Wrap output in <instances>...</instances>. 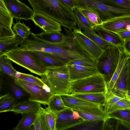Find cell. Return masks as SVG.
<instances>
[{"mask_svg": "<svg viewBox=\"0 0 130 130\" xmlns=\"http://www.w3.org/2000/svg\"><path fill=\"white\" fill-rule=\"evenodd\" d=\"M35 12L53 19L64 28L71 31L76 27V19L73 10L59 0H28Z\"/></svg>", "mask_w": 130, "mask_h": 130, "instance_id": "1", "label": "cell"}, {"mask_svg": "<svg viewBox=\"0 0 130 130\" xmlns=\"http://www.w3.org/2000/svg\"><path fill=\"white\" fill-rule=\"evenodd\" d=\"M41 79L53 95L71 94L72 82L66 64L47 69Z\"/></svg>", "mask_w": 130, "mask_h": 130, "instance_id": "2", "label": "cell"}, {"mask_svg": "<svg viewBox=\"0 0 130 130\" xmlns=\"http://www.w3.org/2000/svg\"><path fill=\"white\" fill-rule=\"evenodd\" d=\"M4 54L13 62L41 77L47 71V69L35 59L29 51L21 49L19 47Z\"/></svg>", "mask_w": 130, "mask_h": 130, "instance_id": "3", "label": "cell"}, {"mask_svg": "<svg viewBox=\"0 0 130 130\" xmlns=\"http://www.w3.org/2000/svg\"><path fill=\"white\" fill-rule=\"evenodd\" d=\"M71 90V94L99 92L106 94L108 91L107 83L100 73L72 82Z\"/></svg>", "mask_w": 130, "mask_h": 130, "instance_id": "4", "label": "cell"}, {"mask_svg": "<svg viewBox=\"0 0 130 130\" xmlns=\"http://www.w3.org/2000/svg\"><path fill=\"white\" fill-rule=\"evenodd\" d=\"M120 50L119 47L110 45L104 51L98 61L97 67L107 84L111 80L119 62Z\"/></svg>", "mask_w": 130, "mask_h": 130, "instance_id": "5", "label": "cell"}, {"mask_svg": "<svg viewBox=\"0 0 130 130\" xmlns=\"http://www.w3.org/2000/svg\"><path fill=\"white\" fill-rule=\"evenodd\" d=\"M14 82L21 86L29 95V100L39 102L44 106L48 105L53 95L50 91L38 85L17 78Z\"/></svg>", "mask_w": 130, "mask_h": 130, "instance_id": "6", "label": "cell"}, {"mask_svg": "<svg viewBox=\"0 0 130 130\" xmlns=\"http://www.w3.org/2000/svg\"><path fill=\"white\" fill-rule=\"evenodd\" d=\"M64 28L66 35L61 31H44L36 34V35L39 38L50 43L61 47L72 48L76 45L72 31Z\"/></svg>", "mask_w": 130, "mask_h": 130, "instance_id": "7", "label": "cell"}, {"mask_svg": "<svg viewBox=\"0 0 130 130\" xmlns=\"http://www.w3.org/2000/svg\"><path fill=\"white\" fill-rule=\"evenodd\" d=\"M73 29L72 33L76 44L85 52L98 61L104 50L86 36L81 30L76 27Z\"/></svg>", "mask_w": 130, "mask_h": 130, "instance_id": "8", "label": "cell"}, {"mask_svg": "<svg viewBox=\"0 0 130 130\" xmlns=\"http://www.w3.org/2000/svg\"><path fill=\"white\" fill-rule=\"evenodd\" d=\"M76 44L75 46L71 48L61 47L55 45L54 51L60 58L67 62L69 61L74 60L98 62L84 51Z\"/></svg>", "mask_w": 130, "mask_h": 130, "instance_id": "9", "label": "cell"}, {"mask_svg": "<svg viewBox=\"0 0 130 130\" xmlns=\"http://www.w3.org/2000/svg\"><path fill=\"white\" fill-rule=\"evenodd\" d=\"M19 48L29 51H40L56 54L54 51L55 45L37 37L30 32L28 37L20 44Z\"/></svg>", "mask_w": 130, "mask_h": 130, "instance_id": "10", "label": "cell"}, {"mask_svg": "<svg viewBox=\"0 0 130 130\" xmlns=\"http://www.w3.org/2000/svg\"><path fill=\"white\" fill-rule=\"evenodd\" d=\"M10 14L17 20H26L32 18L35 11L19 0H3Z\"/></svg>", "mask_w": 130, "mask_h": 130, "instance_id": "11", "label": "cell"}, {"mask_svg": "<svg viewBox=\"0 0 130 130\" xmlns=\"http://www.w3.org/2000/svg\"><path fill=\"white\" fill-rule=\"evenodd\" d=\"M103 29L115 33L130 31V14L113 18L103 22L101 25Z\"/></svg>", "mask_w": 130, "mask_h": 130, "instance_id": "12", "label": "cell"}, {"mask_svg": "<svg viewBox=\"0 0 130 130\" xmlns=\"http://www.w3.org/2000/svg\"><path fill=\"white\" fill-rule=\"evenodd\" d=\"M34 57L47 69L66 64L67 62L56 54L40 51H30Z\"/></svg>", "mask_w": 130, "mask_h": 130, "instance_id": "13", "label": "cell"}, {"mask_svg": "<svg viewBox=\"0 0 130 130\" xmlns=\"http://www.w3.org/2000/svg\"><path fill=\"white\" fill-rule=\"evenodd\" d=\"M36 26L44 32H57L62 31L61 25L53 19L40 13L35 12L31 19Z\"/></svg>", "mask_w": 130, "mask_h": 130, "instance_id": "14", "label": "cell"}, {"mask_svg": "<svg viewBox=\"0 0 130 130\" xmlns=\"http://www.w3.org/2000/svg\"><path fill=\"white\" fill-rule=\"evenodd\" d=\"M73 110L72 109L68 107L61 111L56 112L57 115L56 130H68L83 120L81 118L75 119L72 114Z\"/></svg>", "mask_w": 130, "mask_h": 130, "instance_id": "15", "label": "cell"}, {"mask_svg": "<svg viewBox=\"0 0 130 130\" xmlns=\"http://www.w3.org/2000/svg\"><path fill=\"white\" fill-rule=\"evenodd\" d=\"M71 82L100 73L97 66L67 65Z\"/></svg>", "mask_w": 130, "mask_h": 130, "instance_id": "16", "label": "cell"}, {"mask_svg": "<svg viewBox=\"0 0 130 130\" xmlns=\"http://www.w3.org/2000/svg\"><path fill=\"white\" fill-rule=\"evenodd\" d=\"M128 60L123 67L112 90L113 92L116 95L125 98L127 95L128 91Z\"/></svg>", "mask_w": 130, "mask_h": 130, "instance_id": "17", "label": "cell"}, {"mask_svg": "<svg viewBox=\"0 0 130 130\" xmlns=\"http://www.w3.org/2000/svg\"><path fill=\"white\" fill-rule=\"evenodd\" d=\"M61 96L65 106L73 109H89L102 106L99 104L89 102L71 94L62 95Z\"/></svg>", "mask_w": 130, "mask_h": 130, "instance_id": "18", "label": "cell"}, {"mask_svg": "<svg viewBox=\"0 0 130 130\" xmlns=\"http://www.w3.org/2000/svg\"><path fill=\"white\" fill-rule=\"evenodd\" d=\"M73 110L78 111L83 120H102L105 122L110 118L102 106L89 109H78Z\"/></svg>", "mask_w": 130, "mask_h": 130, "instance_id": "19", "label": "cell"}, {"mask_svg": "<svg viewBox=\"0 0 130 130\" xmlns=\"http://www.w3.org/2000/svg\"><path fill=\"white\" fill-rule=\"evenodd\" d=\"M43 130H56V124L57 118V113L48 107L44 109L41 107L39 110Z\"/></svg>", "mask_w": 130, "mask_h": 130, "instance_id": "20", "label": "cell"}, {"mask_svg": "<svg viewBox=\"0 0 130 130\" xmlns=\"http://www.w3.org/2000/svg\"><path fill=\"white\" fill-rule=\"evenodd\" d=\"M94 29L96 33L106 41L118 47H122L124 41L117 34L105 30L101 25L96 26Z\"/></svg>", "mask_w": 130, "mask_h": 130, "instance_id": "21", "label": "cell"}, {"mask_svg": "<svg viewBox=\"0 0 130 130\" xmlns=\"http://www.w3.org/2000/svg\"><path fill=\"white\" fill-rule=\"evenodd\" d=\"M40 103L28 100L16 104L11 111L17 113H23L32 112H37L41 107Z\"/></svg>", "mask_w": 130, "mask_h": 130, "instance_id": "22", "label": "cell"}, {"mask_svg": "<svg viewBox=\"0 0 130 130\" xmlns=\"http://www.w3.org/2000/svg\"><path fill=\"white\" fill-rule=\"evenodd\" d=\"M120 57L117 68L111 80L107 84L108 91H112L114 86L125 63L130 57L124 51L122 47H119Z\"/></svg>", "mask_w": 130, "mask_h": 130, "instance_id": "23", "label": "cell"}, {"mask_svg": "<svg viewBox=\"0 0 130 130\" xmlns=\"http://www.w3.org/2000/svg\"><path fill=\"white\" fill-rule=\"evenodd\" d=\"M25 39L16 35L13 37L0 39V55L3 54L6 52L18 48V45Z\"/></svg>", "mask_w": 130, "mask_h": 130, "instance_id": "24", "label": "cell"}, {"mask_svg": "<svg viewBox=\"0 0 130 130\" xmlns=\"http://www.w3.org/2000/svg\"><path fill=\"white\" fill-rule=\"evenodd\" d=\"M105 122L102 120H83L79 124L73 126L69 130H104Z\"/></svg>", "mask_w": 130, "mask_h": 130, "instance_id": "25", "label": "cell"}, {"mask_svg": "<svg viewBox=\"0 0 130 130\" xmlns=\"http://www.w3.org/2000/svg\"><path fill=\"white\" fill-rule=\"evenodd\" d=\"M73 96L89 102L98 104L104 107L105 94L104 93H85L70 94Z\"/></svg>", "mask_w": 130, "mask_h": 130, "instance_id": "26", "label": "cell"}, {"mask_svg": "<svg viewBox=\"0 0 130 130\" xmlns=\"http://www.w3.org/2000/svg\"><path fill=\"white\" fill-rule=\"evenodd\" d=\"M107 115L118 120L127 130H130V109L115 111Z\"/></svg>", "mask_w": 130, "mask_h": 130, "instance_id": "27", "label": "cell"}, {"mask_svg": "<svg viewBox=\"0 0 130 130\" xmlns=\"http://www.w3.org/2000/svg\"><path fill=\"white\" fill-rule=\"evenodd\" d=\"M38 111L23 113L22 115V118L17 125L13 128V129L15 130H29L31 127L33 125L37 115Z\"/></svg>", "mask_w": 130, "mask_h": 130, "instance_id": "28", "label": "cell"}, {"mask_svg": "<svg viewBox=\"0 0 130 130\" xmlns=\"http://www.w3.org/2000/svg\"><path fill=\"white\" fill-rule=\"evenodd\" d=\"M73 11L76 19L78 29L84 31L95 28L96 26L90 22L79 10L75 8Z\"/></svg>", "mask_w": 130, "mask_h": 130, "instance_id": "29", "label": "cell"}, {"mask_svg": "<svg viewBox=\"0 0 130 130\" xmlns=\"http://www.w3.org/2000/svg\"><path fill=\"white\" fill-rule=\"evenodd\" d=\"M11 60L4 54L0 55V73L15 78L17 71L13 67Z\"/></svg>", "mask_w": 130, "mask_h": 130, "instance_id": "30", "label": "cell"}, {"mask_svg": "<svg viewBox=\"0 0 130 130\" xmlns=\"http://www.w3.org/2000/svg\"><path fill=\"white\" fill-rule=\"evenodd\" d=\"M82 32L86 36L104 50L108 48L110 45H113L100 36L95 32L94 29L86 30Z\"/></svg>", "mask_w": 130, "mask_h": 130, "instance_id": "31", "label": "cell"}, {"mask_svg": "<svg viewBox=\"0 0 130 130\" xmlns=\"http://www.w3.org/2000/svg\"><path fill=\"white\" fill-rule=\"evenodd\" d=\"M17 99L9 94H6L0 98V112L11 111L16 104Z\"/></svg>", "mask_w": 130, "mask_h": 130, "instance_id": "32", "label": "cell"}, {"mask_svg": "<svg viewBox=\"0 0 130 130\" xmlns=\"http://www.w3.org/2000/svg\"><path fill=\"white\" fill-rule=\"evenodd\" d=\"M48 108L51 110L57 112L68 108L65 105L60 95H53L48 105Z\"/></svg>", "mask_w": 130, "mask_h": 130, "instance_id": "33", "label": "cell"}, {"mask_svg": "<svg viewBox=\"0 0 130 130\" xmlns=\"http://www.w3.org/2000/svg\"><path fill=\"white\" fill-rule=\"evenodd\" d=\"M27 82L35 84L46 89L47 86L41 79L31 75L23 73L17 71L15 78Z\"/></svg>", "mask_w": 130, "mask_h": 130, "instance_id": "34", "label": "cell"}, {"mask_svg": "<svg viewBox=\"0 0 130 130\" xmlns=\"http://www.w3.org/2000/svg\"><path fill=\"white\" fill-rule=\"evenodd\" d=\"M13 29L17 35L24 39L27 38L31 32L30 28L20 21H17L14 24Z\"/></svg>", "mask_w": 130, "mask_h": 130, "instance_id": "35", "label": "cell"}, {"mask_svg": "<svg viewBox=\"0 0 130 130\" xmlns=\"http://www.w3.org/2000/svg\"><path fill=\"white\" fill-rule=\"evenodd\" d=\"M125 99L116 95L112 91H107L105 94L104 110L107 113L110 107L119 101Z\"/></svg>", "mask_w": 130, "mask_h": 130, "instance_id": "36", "label": "cell"}, {"mask_svg": "<svg viewBox=\"0 0 130 130\" xmlns=\"http://www.w3.org/2000/svg\"><path fill=\"white\" fill-rule=\"evenodd\" d=\"M92 23L95 25H101L103 22L100 18L95 13L82 8L77 9Z\"/></svg>", "mask_w": 130, "mask_h": 130, "instance_id": "37", "label": "cell"}, {"mask_svg": "<svg viewBox=\"0 0 130 130\" xmlns=\"http://www.w3.org/2000/svg\"><path fill=\"white\" fill-rule=\"evenodd\" d=\"M130 109V101L126 99L121 100L112 105L110 108L107 114L112 111Z\"/></svg>", "mask_w": 130, "mask_h": 130, "instance_id": "38", "label": "cell"}, {"mask_svg": "<svg viewBox=\"0 0 130 130\" xmlns=\"http://www.w3.org/2000/svg\"><path fill=\"white\" fill-rule=\"evenodd\" d=\"M10 89L11 92L17 99H21L26 95L25 91L14 82L10 84Z\"/></svg>", "mask_w": 130, "mask_h": 130, "instance_id": "39", "label": "cell"}, {"mask_svg": "<svg viewBox=\"0 0 130 130\" xmlns=\"http://www.w3.org/2000/svg\"><path fill=\"white\" fill-rule=\"evenodd\" d=\"M13 18L11 15L0 9V24L11 28Z\"/></svg>", "mask_w": 130, "mask_h": 130, "instance_id": "40", "label": "cell"}, {"mask_svg": "<svg viewBox=\"0 0 130 130\" xmlns=\"http://www.w3.org/2000/svg\"><path fill=\"white\" fill-rule=\"evenodd\" d=\"M15 35V33L11 28L0 24V39L13 37Z\"/></svg>", "mask_w": 130, "mask_h": 130, "instance_id": "41", "label": "cell"}, {"mask_svg": "<svg viewBox=\"0 0 130 130\" xmlns=\"http://www.w3.org/2000/svg\"><path fill=\"white\" fill-rule=\"evenodd\" d=\"M120 122L117 119L110 118L105 122L104 130H119Z\"/></svg>", "mask_w": 130, "mask_h": 130, "instance_id": "42", "label": "cell"}, {"mask_svg": "<svg viewBox=\"0 0 130 130\" xmlns=\"http://www.w3.org/2000/svg\"><path fill=\"white\" fill-rule=\"evenodd\" d=\"M97 62H94L83 60H74L67 61L66 65H74L80 66L97 67Z\"/></svg>", "mask_w": 130, "mask_h": 130, "instance_id": "43", "label": "cell"}, {"mask_svg": "<svg viewBox=\"0 0 130 130\" xmlns=\"http://www.w3.org/2000/svg\"><path fill=\"white\" fill-rule=\"evenodd\" d=\"M33 126L35 130H43L41 119L39 111H38L37 115L33 123Z\"/></svg>", "mask_w": 130, "mask_h": 130, "instance_id": "44", "label": "cell"}, {"mask_svg": "<svg viewBox=\"0 0 130 130\" xmlns=\"http://www.w3.org/2000/svg\"><path fill=\"white\" fill-rule=\"evenodd\" d=\"M124 41V43L130 40V31H120L116 33Z\"/></svg>", "mask_w": 130, "mask_h": 130, "instance_id": "45", "label": "cell"}, {"mask_svg": "<svg viewBox=\"0 0 130 130\" xmlns=\"http://www.w3.org/2000/svg\"><path fill=\"white\" fill-rule=\"evenodd\" d=\"M115 5L130 8V0H110Z\"/></svg>", "mask_w": 130, "mask_h": 130, "instance_id": "46", "label": "cell"}, {"mask_svg": "<svg viewBox=\"0 0 130 130\" xmlns=\"http://www.w3.org/2000/svg\"><path fill=\"white\" fill-rule=\"evenodd\" d=\"M63 5L67 7L73 9L76 7V5L74 0H59Z\"/></svg>", "mask_w": 130, "mask_h": 130, "instance_id": "47", "label": "cell"}, {"mask_svg": "<svg viewBox=\"0 0 130 130\" xmlns=\"http://www.w3.org/2000/svg\"><path fill=\"white\" fill-rule=\"evenodd\" d=\"M122 47L124 52L130 56V40L124 43Z\"/></svg>", "mask_w": 130, "mask_h": 130, "instance_id": "48", "label": "cell"}, {"mask_svg": "<svg viewBox=\"0 0 130 130\" xmlns=\"http://www.w3.org/2000/svg\"><path fill=\"white\" fill-rule=\"evenodd\" d=\"M0 9L10 14L3 0H0Z\"/></svg>", "mask_w": 130, "mask_h": 130, "instance_id": "49", "label": "cell"}, {"mask_svg": "<svg viewBox=\"0 0 130 130\" xmlns=\"http://www.w3.org/2000/svg\"><path fill=\"white\" fill-rule=\"evenodd\" d=\"M128 91L130 90V57L128 60Z\"/></svg>", "mask_w": 130, "mask_h": 130, "instance_id": "50", "label": "cell"}, {"mask_svg": "<svg viewBox=\"0 0 130 130\" xmlns=\"http://www.w3.org/2000/svg\"><path fill=\"white\" fill-rule=\"evenodd\" d=\"M72 114L75 119H78L81 118L79 113L77 111L73 110Z\"/></svg>", "mask_w": 130, "mask_h": 130, "instance_id": "51", "label": "cell"}, {"mask_svg": "<svg viewBox=\"0 0 130 130\" xmlns=\"http://www.w3.org/2000/svg\"><path fill=\"white\" fill-rule=\"evenodd\" d=\"M127 96L130 98V90H128V91L127 95L126 96Z\"/></svg>", "mask_w": 130, "mask_h": 130, "instance_id": "52", "label": "cell"}]
</instances>
